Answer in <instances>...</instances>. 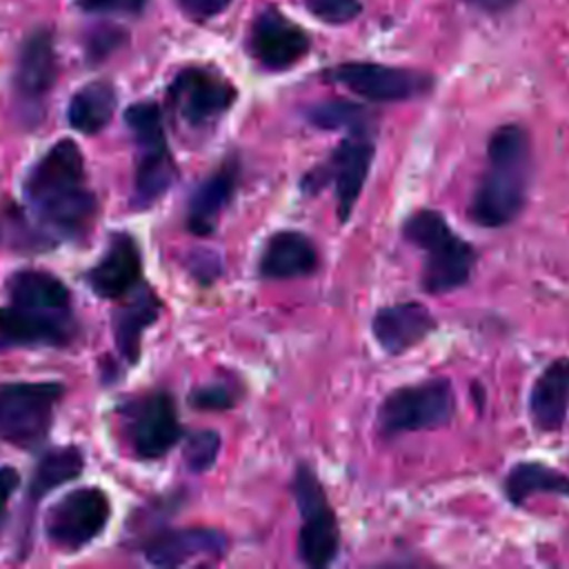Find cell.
<instances>
[{
	"mask_svg": "<svg viewBox=\"0 0 569 569\" xmlns=\"http://www.w3.org/2000/svg\"><path fill=\"white\" fill-rule=\"evenodd\" d=\"M531 138L525 127L507 122L487 140V162L469 200V218L478 227L500 229L513 222L531 184Z\"/></svg>",
	"mask_w": 569,
	"mask_h": 569,
	"instance_id": "cell-1",
	"label": "cell"
},
{
	"mask_svg": "<svg viewBox=\"0 0 569 569\" xmlns=\"http://www.w3.org/2000/svg\"><path fill=\"white\" fill-rule=\"evenodd\" d=\"M24 196L49 233H80L96 211L84 160L73 140H58L27 173Z\"/></svg>",
	"mask_w": 569,
	"mask_h": 569,
	"instance_id": "cell-2",
	"label": "cell"
},
{
	"mask_svg": "<svg viewBox=\"0 0 569 569\" xmlns=\"http://www.w3.org/2000/svg\"><path fill=\"white\" fill-rule=\"evenodd\" d=\"M402 238L422 253L420 289L449 293L465 287L478 262L476 249L433 209H418L402 222Z\"/></svg>",
	"mask_w": 569,
	"mask_h": 569,
	"instance_id": "cell-3",
	"label": "cell"
},
{
	"mask_svg": "<svg viewBox=\"0 0 569 569\" xmlns=\"http://www.w3.org/2000/svg\"><path fill=\"white\" fill-rule=\"evenodd\" d=\"M456 398L447 378H429L393 389L378 407V431L400 436L411 431L440 429L453 418Z\"/></svg>",
	"mask_w": 569,
	"mask_h": 569,
	"instance_id": "cell-4",
	"label": "cell"
},
{
	"mask_svg": "<svg viewBox=\"0 0 569 569\" xmlns=\"http://www.w3.org/2000/svg\"><path fill=\"white\" fill-rule=\"evenodd\" d=\"M60 396L58 382H0V440L16 447L38 445Z\"/></svg>",
	"mask_w": 569,
	"mask_h": 569,
	"instance_id": "cell-5",
	"label": "cell"
},
{
	"mask_svg": "<svg viewBox=\"0 0 569 569\" xmlns=\"http://www.w3.org/2000/svg\"><path fill=\"white\" fill-rule=\"evenodd\" d=\"M293 496L302 516L298 533V556L307 567H327L340 547V531L333 509L316 473L300 465L293 476Z\"/></svg>",
	"mask_w": 569,
	"mask_h": 569,
	"instance_id": "cell-6",
	"label": "cell"
},
{
	"mask_svg": "<svg viewBox=\"0 0 569 569\" xmlns=\"http://www.w3.org/2000/svg\"><path fill=\"white\" fill-rule=\"evenodd\" d=\"M325 78L371 102H405L429 93L433 87L429 73L356 60L327 69Z\"/></svg>",
	"mask_w": 569,
	"mask_h": 569,
	"instance_id": "cell-7",
	"label": "cell"
},
{
	"mask_svg": "<svg viewBox=\"0 0 569 569\" xmlns=\"http://www.w3.org/2000/svg\"><path fill=\"white\" fill-rule=\"evenodd\" d=\"M111 516L109 498L98 487H80L60 498L44 518L47 538L67 551L80 549L98 538Z\"/></svg>",
	"mask_w": 569,
	"mask_h": 569,
	"instance_id": "cell-8",
	"label": "cell"
},
{
	"mask_svg": "<svg viewBox=\"0 0 569 569\" xmlns=\"http://www.w3.org/2000/svg\"><path fill=\"white\" fill-rule=\"evenodd\" d=\"M169 100L178 118L189 127H204L218 120L236 100V89L222 76L189 67L169 84Z\"/></svg>",
	"mask_w": 569,
	"mask_h": 569,
	"instance_id": "cell-9",
	"label": "cell"
},
{
	"mask_svg": "<svg viewBox=\"0 0 569 569\" xmlns=\"http://www.w3.org/2000/svg\"><path fill=\"white\" fill-rule=\"evenodd\" d=\"M376 144L369 136V131H351L331 153L325 169H320L318 178H311V182L331 180L336 187V202H338V218L340 222H347L353 204L358 202V196L365 187V180L369 176L371 162H373Z\"/></svg>",
	"mask_w": 569,
	"mask_h": 569,
	"instance_id": "cell-10",
	"label": "cell"
},
{
	"mask_svg": "<svg viewBox=\"0 0 569 569\" xmlns=\"http://www.w3.org/2000/svg\"><path fill=\"white\" fill-rule=\"evenodd\" d=\"M249 47L264 69L284 71L309 53L311 42L302 27L291 22L278 7H267L251 24Z\"/></svg>",
	"mask_w": 569,
	"mask_h": 569,
	"instance_id": "cell-11",
	"label": "cell"
},
{
	"mask_svg": "<svg viewBox=\"0 0 569 569\" xmlns=\"http://www.w3.org/2000/svg\"><path fill=\"white\" fill-rule=\"evenodd\" d=\"M76 333L71 311L0 307V347H62Z\"/></svg>",
	"mask_w": 569,
	"mask_h": 569,
	"instance_id": "cell-12",
	"label": "cell"
},
{
	"mask_svg": "<svg viewBox=\"0 0 569 569\" xmlns=\"http://www.w3.org/2000/svg\"><path fill=\"white\" fill-rule=\"evenodd\" d=\"M127 413L131 445L140 458L164 456L182 433L176 405L164 391H156L136 400Z\"/></svg>",
	"mask_w": 569,
	"mask_h": 569,
	"instance_id": "cell-13",
	"label": "cell"
},
{
	"mask_svg": "<svg viewBox=\"0 0 569 569\" xmlns=\"http://www.w3.org/2000/svg\"><path fill=\"white\" fill-rule=\"evenodd\" d=\"M56 69L53 33L47 27H38L24 38L13 73L16 100L24 111L40 107L56 80Z\"/></svg>",
	"mask_w": 569,
	"mask_h": 569,
	"instance_id": "cell-14",
	"label": "cell"
},
{
	"mask_svg": "<svg viewBox=\"0 0 569 569\" xmlns=\"http://www.w3.org/2000/svg\"><path fill=\"white\" fill-rule=\"evenodd\" d=\"M438 327L433 313L416 300L382 307L371 318V331L378 347L389 356H400L407 349L427 340Z\"/></svg>",
	"mask_w": 569,
	"mask_h": 569,
	"instance_id": "cell-15",
	"label": "cell"
},
{
	"mask_svg": "<svg viewBox=\"0 0 569 569\" xmlns=\"http://www.w3.org/2000/svg\"><path fill=\"white\" fill-rule=\"evenodd\" d=\"M140 251L129 233H116L104 256L89 269L87 282L102 298H122L140 280Z\"/></svg>",
	"mask_w": 569,
	"mask_h": 569,
	"instance_id": "cell-16",
	"label": "cell"
},
{
	"mask_svg": "<svg viewBox=\"0 0 569 569\" xmlns=\"http://www.w3.org/2000/svg\"><path fill=\"white\" fill-rule=\"evenodd\" d=\"M569 411V358L551 360L533 380L529 416L538 431H560Z\"/></svg>",
	"mask_w": 569,
	"mask_h": 569,
	"instance_id": "cell-17",
	"label": "cell"
},
{
	"mask_svg": "<svg viewBox=\"0 0 569 569\" xmlns=\"http://www.w3.org/2000/svg\"><path fill=\"white\" fill-rule=\"evenodd\" d=\"M224 553V536L216 529H171L167 533L156 536L147 545V560L156 567H178L187 565L196 558L222 556Z\"/></svg>",
	"mask_w": 569,
	"mask_h": 569,
	"instance_id": "cell-18",
	"label": "cell"
},
{
	"mask_svg": "<svg viewBox=\"0 0 569 569\" xmlns=\"http://www.w3.org/2000/svg\"><path fill=\"white\" fill-rule=\"evenodd\" d=\"M318 256L313 242L300 231L273 233L260 256V273L271 280L300 278L316 271Z\"/></svg>",
	"mask_w": 569,
	"mask_h": 569,
	"instance_id": "cell-19",
	"label": "cell"
},
{
	"mask_svg": "<svg viewBox=\"0 0 569 569\" xmlns=\"http://www.w3.org/2000/svg\"><path fill=\"white\" fill-rule=\"evenodd\" d=\"M236 164L227 162L193 189L187 204V227L191 233L209 236L216 229L218 216L236 189Z\"/></svg>",
	"mask_w": 569,
	"mask_h": 569,
	"instance_id": "cell-20",
	"label": "cell"
},
{
	"mask_svg": "<svg viewBox=\"0 0 569 569\" xmlns=\"http://www.w3.org/2000/svg\"><path fill=\"white\" fill-rule=\"evenodd\" d=\"M502 489L513 507H522L536 493H553L569 498V476L538 460H525L509 469Z\"/></svg>",
	"mask_w": 569,
	"mask_h": 569,
	"instance_id": "cell-21",
	"label": "cell"
},
{
	"mask_svg": "<svg viewBox=\"0 0 569 569\" xmlns=\"http://www.w3.org/2000/svg\"><path fill=\"white\" fill-rule=\"evenodd\" d=\"M7 291L13 305L47 309V311H69V291L62 280L49 271L22 269L7 280Z\"/></svg>",
	"mask_w": 569,
	"mask_h": 569,
	"instance_id": "cell-22",
	"label": "cell"
},
{
	"mask_svg": "<svg viewBox=\"0 0 569 569\" xmlns=\"http://www.w3.org/2000/svg\"><path fill=\"white\" fill-rule=\"evenodd\" d=\"M160 300L153 291L142 289L131 302L113 313V336L120 356L127 362H136L140 353V336L142 331L158 318Z\"/></svg>",
	"mask_w": 569,
	"mask_h": 569,
	"instance_id": "cell-23",
	"label": "cell"
},
{
	"mask_svg": "<svg viewBox=\"0 0 569 569\" xmlns=\"http://www.w3.org/2000/svg\"><path fill=\"white\" fill-rule=\"evenodd\" d=\"M116 89L107 80H93L78 89L69 102V124L87 136H93L107 127L116 109Z\"/></svg>",
	"mask_w": 569,
	"mask_h": 569,
	"instance_id": "cell-24",
	"label": "cell"
},
{
	"mask_svg": "<svg viewBox=\"0 0 569 569\" xmlns=\"http://www.w3.org/2000/svg\"><path fill=\"white\" fill-rule=\"evenodd\" d=\"M176 180V164L167 144L140 149V160L133 176V207L153 204Z\"/></svg>",
	"mask_w": 569,
	"mask_h": 569,
	"instance_id": "cell-25",
	"label": "cell"
},
{
	"mask_svg": "<svg viewBox=\"0 0 569 569\" xmlns=\"http://www.w3.org/2000/svg\"><path fill=\"white\" fill-rule=\"evenodd\" d=\"M84 469V456L78 447H58L49 449L40 462L36 465V471L29 482V498L40 500L44 493L53 491L56 487L78 478Z\"/></svg>",
	"mask_w": 569,
	"mask_h": 569,
	"instance_id": "cell-26",
	"label": "cell"
},
{
	"mask_svg": "<svg viewBox=\"0 0 569 569\" xmlns=\"http://www.w3.org/2000/svg\"><path fill=\"white\" fill-rule=\"evenodd\" d=\"M307 118L318 129H347L351 131H371V118L367 109L349 100H325L313 104L307 111Z\"/></svg>",
	"mask_w": 569,
	"mask_h": 569,
	"instance_id": "cell-27",
	"label": "cell"
},
{
	"mask_svg": "<svg viewBox=\"0 0 569 569\" xmlns=\"http://www.w3.org/2000/svg\"><path fill=\"white\" fill-rule=\"evenodd\" d=\"M124 124L131 131L138 149L167 144L162 113L153 102H136L124 111Z\"/></svg>",
	"mask_w": 569,
	"mask_h": 569,
	"instance_id": "cell-28",
	"label": "cell"
},
{
	"mask_svg": "<svg viewBox=\"0 0 569 569\" xmlns=\"http://www.w3.org/2000/svg\"><path fill=\"white\" fill-rule=\"evenodd\" d=\"M220 449V436L216 431H196L187 438L184 445V465L187 469L202 473L211 469V465L218 458Z\"/></svg>",
	"mask_w": 569,
	"mask_h": 569,
	"instance_id": "cell-29",
	"label": "cell"
},
{
	"mask_svg": "<svg viewBox=\"0 0 569 569\" xmlns=\"http://www.w3.org/2000/svg\"><path fill=\"white\" fill-rule=\"evenodd\" d=\"M305 7L322 22L345 24L360 16V0H302Z\"/></svg>",
	"mask_w": 569,
	"mask_h": 569,
	"instance_id": "cell-30",
	"label": "cell"
},
{
	"mask_svg": "<svg viewBox=\"0 0 569 569\" xmlns=\"http://www.w3.org/2000/svg\"><path fill=\"white\" fill-rule=\"evenodd\" d=\"M147 0H78V7L87 13H122L133 16L144 9Z\"/></svg>",
	"mask_w": 569,
	"mask_h": 569,
	"instance_id": "cell-31",
	"label": "cell"
},
{
	"mask_svg": "<svg viewBox=\"0 0 569 569\" xmlns=\"http://www.w3.org/2000/svg\"><path fill=\"white\" fill-rule=\"evenodd\" d=\"M191 402L198 409H229L233 398L224 385H204L191 393Z\"/></svg>",
	"mask_w": 569,
	"mask_h": 569,
	"instance_id": "cell-32",
	"label": "cell"
},
{
	"mask_svg": "<svg viewBox=\"0 0 569 569\" xmlns=\"http://www.w3.org/2000/svg\"><path fill=\"white\" fill-rule=\"evenodd\" d=\"M184 16L193 20H209L222 13L233 0H176Z\"/></svg>",
	"mask_w": 569,
	"mask_h": 569,
	"instance_id": "cell-33",
	"label": "cell"
},
{
	"mask_svg": "<svg viewBox=\"0 0 569 569\" xmlns=\"http://www.w3.org/2000/svg\"><path fill=\"white\" fill-rule=\"evenodd\" d=\"M18 482H20V476L13 467H0V525L4 518L7 502L13 496V491L18 489Z\"/></svg>",
	"mask_w": 569,
	"mask_h": 569,
	"instance_id": "cell-34",
	"label": "cell"
},
{
	"mask_svg": "<svg viewBox=\"0 0 569 569\" xmlns=\"http://www.w3.org/2000/svg\"><path fill=\"white\" fill-rule=\"evenodd\" d=\"M116 44H118V31L104 29V31H98V33L91 38V42H89V53H91V58H102V56H107Z\"/></svg>",
	"mask_w": 569,
	"mask_h": 569,
	"instance_id": "cell-35",
	"label": "cell"
},
{
	"mask_svg": "<svg viewBox=\"0 0 569 569\" xmlns=\"http://www.w3.org/2000/svg\"><path fill=\"white\" fill-rule=\"evenodd\" d=\"M465 2L487 13H502V11H509L518 0H465Z\"/></svg>",
	"mask_w": 569,
	"mask_h": 569,
	"instance_id": "cell-36",
	"label": "cell"
}]
</instances>
